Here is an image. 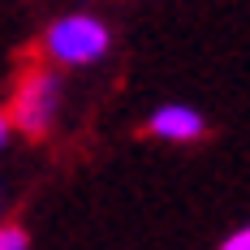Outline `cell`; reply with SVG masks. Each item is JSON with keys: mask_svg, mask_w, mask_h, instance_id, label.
<instances>
[{"mask_svg": "<svg viewBox=\"0 0 250 250\" xmlns=\"http://www.w3.org/2000/svg\"><path fill=\"white\" fill-rule=\"evenodd\" d=\"M108 43H112V35L95 13H65L43 30V56L65 69H82V65L104 61Z\"/></svg>", "mask_w": 250, "mask_h": 250, "instance_id": "1", "label": "cell"}, {"mask_svg": "<svg viewBox=\"0 0 250 250\" xmlns=\"http://www.w3.org/2000/svg\"><path fill=\"white\" fill-rule=\"evenodd\" d=\"M13 125L26 138H43L61 112V78L52 69H26L13 86Z\"/></svg>", "mask_w": 250, "mask_h": 250, "instance_id": "2", "label": "cell"}, {"mask_svg": "<svg viewBox=\"0 0 250 250\" xmlns=\"http://www.w3.org/2000/svg\"><path fill=\"white\" fill-rule=\"evenodd\" d=\"M147 134L160 138V143H194V138L207 134V121L186 104H160L147 117Z\"/></svg>", "mask_w": 250, "mask_h": 250, "instance_id": "3", "label": "cell"}, {"mask_svg": "<svg viewBox=\"0 0 250 250\" xmlns=\"http://www.w3.org/2000/svg\"><path fill=\"white\" fill-rule=\"evenodd\" d=\"M26 246H30V237H26L18 225H4V229H0V250H26Z\"/></svg>", "mask_w": 250, "mask_h": 250, "instance_id": "4", "label": "cell"}, {"mask_svg": "<svg viewBox=\"0 0 250 250\" xmlns=\"http://www.w3.org/2000/svg\"><path fill=\"white\" fill-rule=\"evenodd\" d=\"M220 246H225V250H250V225H242L237 233H229Z\"/></svg>", "mask_w": 250, "mask_h": 250, "instance_id": "5", "label": "cell"}]
</instances>
